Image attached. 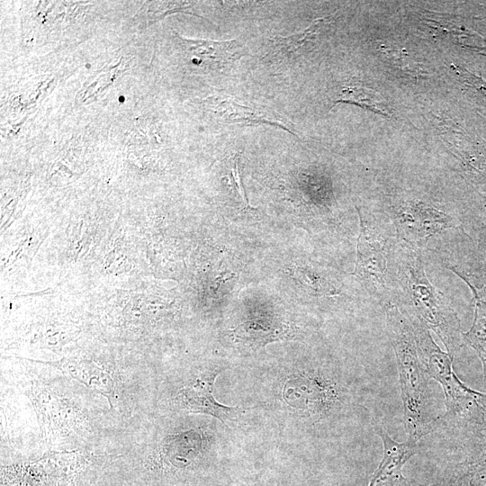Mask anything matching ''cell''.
<instances>
[{
	"label": "cell",
	"mask_w": 486,
	"mask_h": 486,
	"mask_svg": "<svg viewBox=\"0 0 486 486\" xmlns=\"http://www.w3.org/2000/svg\"><path fill=\"white\" fill-rule=\"evenodd\" d=\"M234 334L244 344L258 347L286 337L287 328L280 324L267 325L266 321L250 320L238 326Z\"/></svg>",
	"instance_id": "4fadbf2b"
},
{
	"label": "cell",
	"mask_w": 486,
	"mask_h": 486,
	"mask_svg": "<svg viewBox=\"0 0 486 486\" xmlns=\"http://www.w3.org/2000/svg\"><path fill=\"white\" fill-rule=\"evenodd\" d=\"M474 436L478 438V446L475 448L486 450V428L481 430Z\"/></svg>",
	"instance_id": "ac0fdd59"
},
{
	"label": "cell",
	"mask_w": 486,
	"mask_h": 486,
	"mask_svg": "<svg viewBox=\"0 0 486 486\" xmlns=\"http://www.w3.org/2000/svg\"><path fill=\"white\" fill-rule=\"evenodd\" d=\"M336 103H348L360 105L382 115H389L386 104L375 92L363 87H347L341 91Z\"/></svg>",
	"instance_id": "5bb4252c"
},
{
	"label": "cell",
	"mask_w": 486,
	"mask_h": 486,
	"mask_svg": "<svg viewBox=\"0 0 486 486\" xmlns=\"http://www.w3.org/2000/svg\"><path fill=\"white\" fill-rule=\"evenodd\" d=\"M180 40L192 62L204 68H223L243 55L241 45L235 40L224 41L183 38Z\"/></svg>",
	"instance_id": "9c48e42d"
},
{
	"label": "cell",
	"mask_w": 486,
	"mask_h": 486,
	"mask_svg": "<svg viewBox=\"0 0 486 486\" xmlns=\"http://www.w3.org/2000/svg\"><path fill=\"white\" fill-rule=\"evenodd\" d=\"M399 269L402 288L412 314L410 319H408L433 330L444 343L447 352L454 356L463 340L460 320L443 293L428 281L420 252L407 250Z\"/></svg>",
	"instance_id": "3957f363"
},
{
	"label": "cell",
	"mask_w": 486,
	"mask_h": 486,
	"mask_svg": "<svg viewBox=\"0 0 486 486\" xmlns=\"http://www.w3.org/2000/svg\"><path fill=\"white\" fill-rule=\"evenodd\" d=\"M299 278L304 282L308 286L312 288L314 291L322 292H324L322 285H320V281L319 277H316L312 274L306 272L305 270L300 269L298 271Z\"/></svg>",
	"instance_id": "e0dca14e"
},
{
	"label": "cell",
	"mask_w": 486,
	"mask_h": 486,
	"mask_svg": "<svg viewBox=\"0 0 486 486\" xmlns=\"http://www.w3.org/2000/svg\"><path fill=\"white\" fill-rule=\"evenodd\" d=\"M386 321L397 361L405 430L408 440L418 443L433 430L438 419L433 410L430 377L418 356L413 327L408 317L396 306H389Z\"/></svg>",
	"instance_id": "6da1fadb"
},
{
	"label": "cell",
	"mask_w": 486,
	"mask_h": 486,
	"mask_svg": "<svg viewBox=\"0 0 486 486\" xmlns=\"http://www.w3.org/2000/svg\"><path fill=\"white\" fill-rule=\"evenodd\" d=\"M207 108L223 123H240L243 125H274L295 134L286 122L269 111L240 104L227 96H212L206 99Z\"/></svg>",
	"instance_id": "ba28073f"
},
{
	"label": "cell",
	"mask_w": 486,
	"mask_h": 486,
	"mask_svg": "<svg viewBox=\"0 0 486 486\" xmlns=\"http://www.w3.org/2000/svg\"><path fill=\"white\" fill-rule=\"evenodd\" d=\"M60 459H42L5 469L3 477L9 486H66L74 477L76 468Z\"/></svg>",
	"instance_id": "277c9868"
},
{
	"label": "cell",
	"mask_w": 486,
	"mask_h": 486,
	"mask_svg": "<svg viewBox=\"0 0 486 486\" xmlns=\"http://www.w3.org/2000/svg\"><path fill=\"white\" fill-rule=\"evenodd\" d=\"M413 327L418 356L428 376L438 382L445 393V417L478 433L486 428V394L464 383L453 367V357L443 352L433 340L428 329L410 320Z\"/></svg>",
	"instance_id": "7a4b0ae2"
},
{
	"label": "cell",
	"mask_w": 486,
	"mask_h": 486,
	"mask_svg": "<svg viewBox=\"0 0 486 486\" xmlns=\"http://www.w3.org/2000/svg\"><path fill=\"white\" fill-rule=\"evenodd\" d=\"M217 372H210L179 391V400L190 413H202L215 417L222 423L235 417L238 408L218 402L212 393Z\"/></svg>",
	"instance_id": "52a82bcc"
},
{
	"label": "cell",
	"mask_w": 486,
	"mask_h": 486,
	"mask_svg": "<svg viewBox=\"0 0 486 486\" xmlns=\"http://www.w3.org/2000/svg\"><path fill=\"white\" fill-rule=\"evenodd\" d=\"M360 216L357 240V260L354 274L374 288L384 285L387 258L384 241L374 235L367 222Z\"/></svg>",
	"instance_id": "8992f818"
},
{
	"label": "cell",
	"mask_w": 486,
	"mask_h": 486,
	"mask_svg": "<svg viewBox=\"0 0 486 486\" xmlns=\"http://www.w3.org/2000/svg\"><path fill=\"white\" fill-rule=\"evenodd\" d=\"M450 270L461 277L471 288L474 296V319L472 327L467 332L462 333L463 341L470 346L478 355L483 369L484 385L486 388V285L477 288L454 266H448Z\"/></svg>",
	"instance_id": "30bf717a"
},
{
	"label": "cell",
	"mask_w": 486,
	"mask_h": 486,
	"mask_svg": "<svg viewBox=\"0 0 486 486\" xmlns=\"http://www.w3.org/2000/svg\"><path fill=\"white\" fill-rule=\"evenodd\" d=\"M374 430L382 441L383 456L368 486H409L402 469L407 461L417 454L418 443L410 440L397 442L379 425H375Z\"/></svg>",
	"instance_id": "5b68a950"
},
{
	"label": "cell",
	"mask_w": 486,
	"mask_h": 486,
	"mask_svg": "<svg viewBox=\"0 0 486 486\" xmlns=\"http://www.w3.org/2000/svg\"><path fill=\"white\" fill-rule=\"evenodd\" d=\"M54 364L87 388L106 396L109 400L114 396L112 378L94 363L86 360L66 359Z\"/></svg>",
	"instance_id": "8fae6325"
},
{
	"label": "cell",
	"mask_w": 486,
	"mask_h": 486,
	"mask_svg": "<svg viewBox=\"0 0 486 486\" xmlns=\"http://www.w3.org/2000/svg\"><path fill=\"white\" fill-rule=\"evenodd\" d=\"M329 22L330 17L319 18L302 32L286 37H277L275 40L276 52L288 58L300 55L301 52L307 50L309 46L315 42L321 31Z\"/></svg>",
	"instance_id": "7c38bea8"
},
{
	"label": "cell",
	"mask_w": 486,
	"mask_h": 486,
	"mask_svg": "<svg viewBox=\"0 0 486 486\" xmlns=\"http://www.w3.org/2000/svg\"><path fill=\"white\" fill-rule=\"evenodd\" d=\"M239 164V158L238 157H234L232 162H231V178L233 180V184L235 185V188L242 200L248 204V201L243 187L242 180H241V172L240 168L238 166Z\"/></svg>",
	"instance_id": "2e32d148"
},
{
	"label": "cell",
	"mask_w": 486,
	"mask_h": 486,
	"mask_svg": "<svg viewBox=\"0 0 486 486\" xmlns=\"http://www.w3.org/2000/svg\"><path fill=\"white\" fill-rule=\"evenodd\" d=\"M432 486H472L463 464H459L453 472Z\"/></svg>",
	"instance_id": "9a60e30c"
},
{
	"label": "cell",
	"mask_w": 486,
	"mask_h": 486,
	"mask_svg": "<svg viewBox=\"0 0 486 486\" xmlns=\"http://www.w3.org/2000/svg\"><path fill=\"white\" fill-rule=\"evenodd\" d=\"M265 486H280V484L276 482H269Z\"/></svg>",
	"instance_id": "d6986e66"
}]
</instances>
